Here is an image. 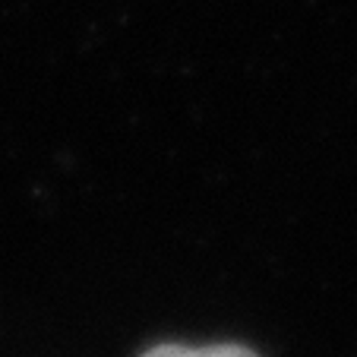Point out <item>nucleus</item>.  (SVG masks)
<instances>
[{"instance_id": "nucleus-1", "label": "nucleus", "mask_w": 357, "mask_h": 357, "mask_svg": "<svg viewBox=\"0 0 357 357\" xmlns=\"http://www.w3.org/2000/svg\"><path fill=\"white\" fill-rule=\"evenodd\" d=\"M142 357H259L243 344H209V348H183V344H155Z\"/></svg>"}]
</instances>
